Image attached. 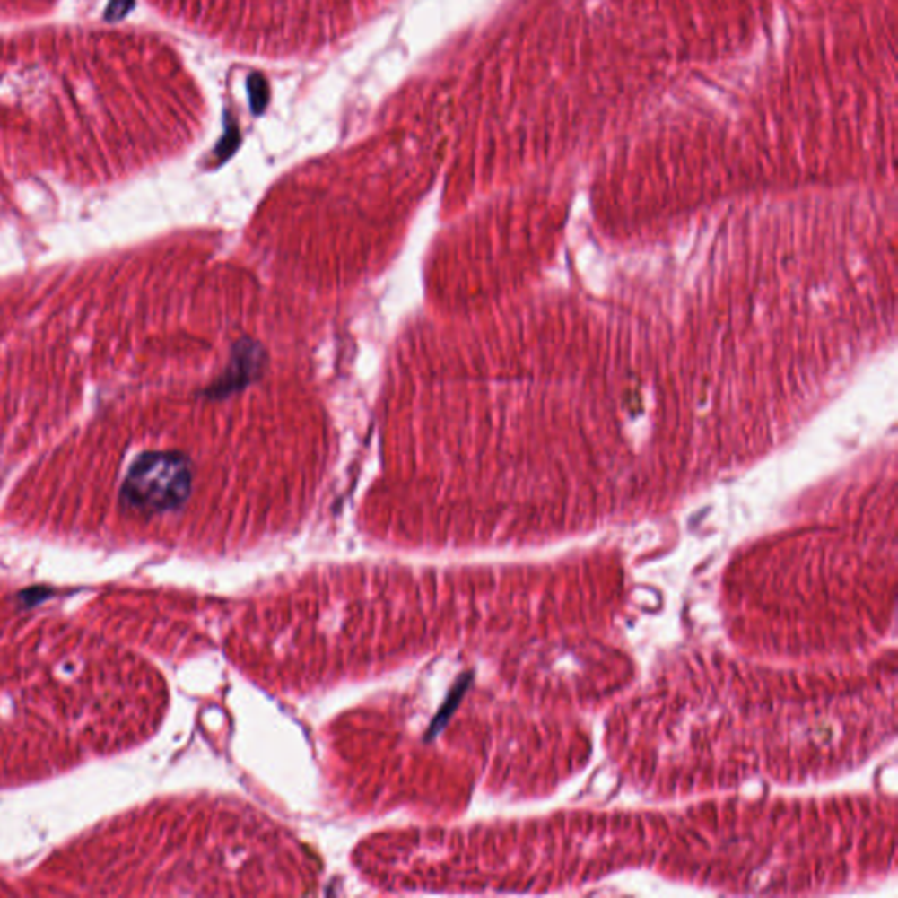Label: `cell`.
<instances>
[{"mask_svg": "<svg viewBox=\"0 0 898 898\" xmlns=\"http://www.w3.org/2000/svg\"><path fill=\"white\" fill-rule=\"evenodd\" d=\"M192 488V470L181 455L146 453L128 470L121 497L130 508L163 512L181 506Z\"/></svg>", "mask_w": 898, "mask_h": 898, "instance_id": "obj_1", "label": "cell"}, {"mask_svg": "<svg viewBox=\"0 0 898 898\" xmlns=\"http://www.w3.org/2000/svg\"><path fill=\"white\" fill-rule=\"evenodd\" d=\"M132 7H134V0H111L108 9H106V20L118 22V20L125 18Z\"/></svg>", "mask_w": 898, "mask_h": 898, "instance_id": "obj_2", "label": "cell"}]
</instances>
